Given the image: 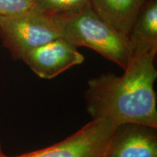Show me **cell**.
<instances>
[{
    "mask_svg": "<svg viewBox=\"0 0 157 157\" xmlns=\"http://www.w3.org/2000/svg\"><path fill=\"white\" fill-rule=\"evenodd\" d=\"M156 52L157 47H137L123 75L108 73L90 80L84 98L93 119L157 128Z\"/></svg>",
    "mask_w": 157,
    "mask_h": 157,
    "instance_id": "6da1fadb",
    "label": "cell"
},
{
    "mask_svg": "<svg viewBox=\"0 0 157 157\" xmlns=\"http://www.w3.org/2000/svg\"><path fill=\"white\" fill-rule=\"evenodd\" d=\"M62 37L74 46L86 47L124 70L133 54L129 38L122 36L96 14L91 7L58 15Z\"/></svg>",
    "mask_w": 157,
    "mask_h": 157,
    "instance_id": "7a4b0ae2",
    "label": "cell"
},
{
    "mask_svg": "<svg viewBox=\"0 0 157 157\" xmlns=\"http://www.w3.org/2000/svg\"><path fill=\"white\" fill-rule=\"evenodd\" d=\"M0 37L15 60L33 49L62 37L58 15L34 7L20 14L0 17Z\"/></svg>",
    "mask_w": 157,
    "mask_h": 157,
    "instance_id": "3957f363",
    "label": "cell"
},
{
    "mask_svg": "<svg viewBox=\"0 0 157 157\" xmlns=\"http://www.w3.org/2000/svg\"><path fill=\"white\" fill-rule=\"evenodd\" d=\"M119 124L108 119H93L77 132L58 143L18 156L1 157H105Z\"/></svg>",
    "mask_w": 157,
    "mask_h": 157,
    "instance_id": "277c9868",
    "label": "cell"
},
{
    "mask_svg": "<svg viewBox=\"0 0 157 157\" xmlns=\"http://www.w3.org/2000/svg\"><path fill=\"white\" fill-rule=\"evenodd\" d=\"M21 60L40 78L50 79L72 66L82 64L84 57L76 47L59 37L30 50Z\"/></svg>",
    "mask_w": 157,
    "mask_h": 157,
    "instance_id": "5b68a950",
    "label": "cell"
},
{
    "mask_svg": "<svg viewBox=\"0 0 157 157\" xmlns=\"http://www.w3.org/2000/svg\"><path fill=\"white\" fill-rule=\"evenodd\" d=\"M105 157H157L156 128L138 124H119Z\"/></svg>",
    "mask_w": 157,
    "mask_h": 157,
    "instance_id": "8992f818",
    "label": "cell"
},
{
    "mask_svg": "<svg viewBox=\"0 0 157 157\" xmlns=\"http://www.w3.org/2000/svg\"><path fill=\"white\" fill-rule=\"evenodd\" d=\"M145 0H91L90 7L103 21L128 38Z\"/></svg>",
    "mask_w": 157,
    "mask_h": 157,
    "instance_id": "52a82bcc",
    "label": "cell"
},
{
    "mask_svg": "<svg viewBox=\"0 0 157 157\" xmlns=\"http://www.w3.org/2000/svg\"><path fill=\"white\" fill-rule=\"evenodd\" d=\"M128 38L132 48L157 47V0H147L139 12Z\"/></svg>",
    "mask_w": 157,
    "mask_h": 157,
    "instance_id": "ba28073f",
    "label": "cell"
},
{
    "mask_svg": "<svg viewBox=\"0 0 157 157\" xmlns=\"http://www.w3.org/2000/svg\"><path fill=\"white\" fill-rule=\"evenodd\" d=\"M39 10L52 15L76 13L90 7L91 0H32Z\"/></svg>",
    "mask_w": 157,
    "mask_h": 157,
    "instance_id": "9c48e42d",
    "label": "cell"
},
{
    "mask_svg": "<svg viewBox=\"0 0 157 157\" xmlns=\"http://www.w3.org/2000/svg\"><path fill=\"white\" fill-rule=\"evenodd\" d=\"M34 7L32 0H0V17L20 14Z\"/></svg>",
    "mask_w": 157,
    "mask_h": 157,
    "instance_id": "30bf717a",
    "label": "cell"
},
{
    "mask_svg": "<svg viewBox=\"0 0 157 157\" xmlns=\"http://www.w3.org/2000/svg\"><path fill=\"white\" fill-rule=\"evenodd\" d=\"M3 154H4V153L2 151V146H1V144H0V157H1V156Z\"/></svg>",
    "mask_w": 157,
    "mask_h": 157,
    "instance_id": "8fae6325",
    "label": "cell"
},
{
    "mask_svg": "<svg viewBox=\"0 0 157 157\" xmlns=\"http://www.w3.org/2000/svg\"><path fill=\"white\" fill-rule=\"evenodd\" d=\"M145 1H147V0H145Z\"/></svg>",
    "mask_w": 157,
    "mask_h": 157,
    "instance_id": "7c38bea8",
    "label": "cell"
}]
</instances>
